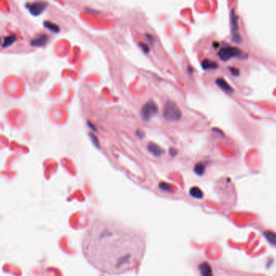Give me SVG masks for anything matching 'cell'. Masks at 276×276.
Segmentation results:
<instances>
[{
    "label": "cell",
    "mask_w": 276,
    "mask_h": 276,
    "mask_svg": "<svg viewBox=\"0 0 276 276\" xmlns=\"http://www.w3.org/2000/svg\"><path fill=\"white\" fill-rule=\"evenodd\" d=\"M145 241L135 232L116 224L96 222L83 237V254L96 269L118 275L141 262Z\"/></svg>",
    "instance_id": "6da1fadb"
},
{
    "label": "cell",
    "mask_w": 276,
    "mask_h": 276,
    "mask_svg": "<svg viewBox=\"0 0 276 276\" xmlns=\"http://www.w3.org/2000/svg\"><path fill=\"white\" fill-rule=\"evenodd\" d=\"M218 57L224 62H227L232 58H238L245 60L248 58V55L239 48L234 46L223 47L218 52Z\"/></svg>",
    "instance_id": "7a4b0ae2"
},
{
    "label": "cell",
    "mask_w": 276,
    "mask_h": 276,
    "mask_svg": "<svg viewBox=\"0 0 276 276\" xmlns=\"http://www.w3.org/2000/svg\"><path fill=\"white\" fill-rule=\"evenodd\" d=\"M163 117L166 121H178L182 117V111L175 102L170 100L164 105Z\"/></svg>",
    "instance_id": "3957f363"
},
{
    "label": "cell",
    "mask_w": 276,
    "mask_h": 276,
    "mask_svg": "<svg viewBox=\"0 0 276 276\" xmlns=\"http://www.w3.org/2000/svg\"><path fill=\"white\" fill-rule=\"evenodd\" d=\"M158 113V106L154 100L145 103L140 110V116L145 121H149Z\"/></svg>",
    "instance_id": "277c9868"
},
{
    "label": "cell",
    "mask_w": 276,
    "mask_h": 276,
    "mask_svg": "<svg viewBox=\"0 0 276 276\" xmlns=\"http://www.w3.org/2000/svg\"><path fill=\"white\" fill-rule=\"evenodd\" d=\"M48 2L44 1H37V2L27 3L25 5L29 13L33 16H41L43 12H45L48 7Z\"/></svg>",
    "instance_id": "5b68a950"
},
{
    "label": "cell",
    "mask_w": 276,
    "mask_h": 276,
    "mask_svg": "<svg viewBox=\"0 0 276 276\" xmlns=\"http://www.w3.org/2000/svg\"><path fill=\"white\" fill-rule=\"evenodd\" d=\"M230 23H231V33L232 40L235 43L241 42V37L239 32V26H238V20L236 16L234 11L232 10L230 13Z\"/></svg>",
    "instance_id": "8992f818"
},
{
    "label": "cell",
    "mask_w": 276,
    "mask_h": 276,
    "mask_svg": "<svg viewBox=\"0 0 276 276\" xmlns=\"http://www.w3.org/2000/svg\"><path fill=\"white\" fill-rule=\"evenodd\" d=\"M49 42V36L47 34H40L32 39L30 42V45L33 47H44Z\"/></svg>",
    "instance_id": "52a82bcc"
},
{
    "label": "cell",
    "mask_w": 276,
    "mask_h": 276,
    "mask_svg": "<svg viewBox=\"0 0 276 276\" xmlns=\"http://www.w3.org/2000/svg\"><path fill=\"white\" fill-rule=\"evenodd\" d=\"M147 149H148L149 152L150 154H152L155 157H160L163 154L164 150L160 147L159 145H158L155 143H153V142H150L147 145Z\"/></svg>",
    "instance_id": "ba28073f"
},
{
    "label": "cell",
    "mask_w": 276,
    "mask_h": 276,
    "mask_svg": "<svg viewBox=\"0 0 276 276\" xmlns=\"http://www.w3.org/2000/svg\"><path fill=\"white\" fill-rule=\"evenodd\" d=\"M216 85L219 86L221 90H223L224 91H225L226 93H233L234 92V90L233 88L230 86V85L226 82L225 80L224 79V78H219L216 80Z\"/></svg>",
    "instance_id": "9c48e42d"
},
{
    "label": "cell",
    "mask_w": 276,
    "mask_h": 276,
    "mask_svg": "<svg viewBox=\"0 0 276 276\" xmlns=\"http://www.w3.org/2000/svg\"><path fill=\"white\" fill-rule=\"evenodd\" d=\"M202 68L204 70H216L218 68V64L216 62H213V61H211L209 59H204L202 62Z\"/></svg>",
    "instance_id": "30bf717a"
},
{
    "label": "cell",
    "mask_w": 276,
    "mask_h": 276,
    "mask_svg": "<svg viewBox=\"0 0 276 276\" xmlns=\"http://www.w3.org/2000/svg\"><path fill=\"white\" fill-rule=\"evenodd\" d=\"M263 235L270 245L276 247V233L273 231H266L264 232Z\"/></svg>",
    "instance_id": "8fae6325"
},
{
    "label": "cell",
    "mask_w": 276,
    "mask_h": 276,
    "mask_svg": "<svg viewBox=\"0 0 276 276\" xmlns=\"http://www.w3.org/2000/svg\"><path fill=\"white\" fill-rule=\"evenodd\" d=\"M17 41V37H16L15 34H11V35L7 36L4 38L3 42L2 44V48H7V47H10L11 45H12L14 43Z\"/></svg>",
    "instance_id": "7c38bea8"
},
{
    "label": "cell",
    "mask_w": 276,
    "mask_h": 276,
    "mask_svg": "<svg viewBox=\"0 0 276 276\" xmlns=\"http://www.w3.org/2000/svg\"><path fill=\"white\" fill-rule=\"evenodd\" d=\"M189 194L191 195L192 198L195 199H202L204 197V192L202 191L200 187H192L190 191H189Z\"/></svg>",
    "instance_id": "4fadbf2b"
},
{
    "label": "cell",
    "mask_w": 276,
    "mask_h": 276,
    "mask_svg": "<svg viewBox=\"0 0 276 276\" xmlns=\"http://www.w3.org/2000/svg\"><path fill=\"white\" fill-rule=\"evenodd\" d=\"M44 27L52 32L58 33L60 32V27H58V25H57L56 23H53V22L48 21V20L44 22Z\"/></svg>",
    "instance_id": "5bb4252c"
},
{
    "label": "cell",
    "mask_w": 276,
    "mask_h": 276,
    "mask_svg": "<svg viewBox=\"0 0 276 276\" xmlns=\"http://www.w3.org/2000/svg\"><path fill=\"white\" fill-rule=\"evenodd\" d=\"M194 172L199 176H202L205 172V165L203 162H199L194 166Z\"/></svg>",
    "instance_id": "9a60e30c"
},
{
    "label": "cell",
    "mask_w": 276,
    "mask_h": 276,
    "mask_svg": "<svg viewBox=\"0 0 276 276\" xmlns=\"http://www.w3.org/2000/svg\"><path fill=\"white\" fill-rule=\"evenodd\" d=\"M158 187L161 191H166V192H170V191H173V187L172 185L169 184L168 183H165V182H161L158 185Z\"/></svg>",
    "instance_id": "2e32d148"
},
{
    "label": "cell",
    "mask_w": 276,
    "mask_h": 276,
    "mask_svg": "<svg viewBox=\"0 0 276 276\" xmlns=\"http://www.w3.org/2000/svg\"><path fill=\"white\" fill-rule=\"evenodd\" d=\"M203 274H204V276H212V269H211L210 266L208 265V263L206 264H204L203 266Z\"/></svg>",
    "instance_id": "e0dca14e"
},
{
    "label": "cell",
    "mask_w": 276,
    "mask_h": 276,
    "mask_svg": "<svg viewBox=\"0 0 276 276\" xmlns=\"http://www.w3.org/2000/svg\"><path fill=\"white\" fill-rule=\"evenodd\" d=\"M89 137L90 139H91V140L92 141V143H93L94 145L96 146V147H97V148H99V147H100V145H99V140H98V138L96 137V135L94 134V133H92V132H91V133H89Z\"/></svg>",
    "instance_id": "ac0fdd59"
},
{
    "label": "cell",
    "mask_w": 276,
    "mask_h": 276,
    "mask_svg": "<svg viewBox=\"0 0 276 276\" xmlns=\"http://www.w3.org/2000/svg\"><path fill=\"white\" fill-rule=\"evenodd\" d=\"M229 70L234 76H238L240 74V70L235 67H229Z\"/></svg>",
    "instance_id": "d6986e66"
},
{
    "label": "cell",
    "mask_w": 276,
    "mask_h": 276,
    "mask_svg": "<svg viewBox=\"0 0 276 276\" xmlns=\"http://www.w3.org/2000/svg\"><path fill=\"white\" fill-rule=\"evenodd\" d=\"M140 47H141L142 50L144 51L145 53H149V48L147 45H144V44H140Z\"/></svg>",
    "instance_id": "ffe728a7"
},
{
    "label": "cell",
    "mask_w": 276,
    "mask_h": 276,
    "mask_svg": "<svg viewBox=\"0 0 276 276\" xmlns=\"http://www.w3.org/2000/svg\"><path fill=\"white\" fill-rule=\"evenodd\" d=\"M177 153H178L177 150H175V149L171 148L170 150V154L172 157H175V156L177 154Z\"/></svg>",
    "instance_id": "44dd1931"
},
{
    "label": "cell",
    "mask_w": 276,
    "mask_h": 276,
    "mask_svg": "<svg viewBox=\"0 0 276 276\" xmlns=\"http://www.w3.org/2000/svg\"><path fill=\"white\" fill-rule=\"evenodd\" d=\"M136 135H137L138 137L140 138V139H142V138L144 137V132H142V131L140 130L136 131Z\"/></svg>",
    "instance_id": "7402d4cb"
},
{
    "label": "cell",
    "mask_w": 276,
    "mask_h": 276,
    "mask_svg": "<svg viewBox=\"0 0 276 276\" xmlns=\"http://www.w3.org/2000/svg\"><path fill=\"white\" fill-rule=\"evenodd\" d=\"M87 123H88V125H89L90 128H91L92 129H94V130L96 131V129H95V127H94V125H92V124H91V123H90V122H87Z\"/></svg>",
    "instance_id": "603a6c76"
},
{
    "label": "cell",
    "mask_w": 276,
    "mask_h": 276,
    "mask_svg": "<svg viewBox=\"0 0 276 276\" xmlns=\"http://www.w3.org/2000/svg\"><path fill=\"white\" fill-rule=\"evenodd\" d=\"M0 43H1V38H0Z\"/></svg>",
    "instance_id": "cb8c5ba5"
}]
</instances>
